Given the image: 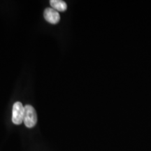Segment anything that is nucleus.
Here are the masks:
<instances>
[{"label":"nucleus","instance_id":"f257e3e1","mask_svg":"<svg viewBox=\"0 0 151 151\" xmlns=\"http://www.w3.org/2000/svg\"><path fill=\"white\" fill-rule=\"evenodd\" d=\"M23 122L28 128H32L37 123V115L32 106H24V116Z\"/></svg>","mask_w":151,"mask_h":151},{"label":"nucleus","instance_id":"f03ea898","mask_svg":"<svg viewBox=\"0 0 151 151\" xmlns=\"http://www.w3.org/2000/svg\"><path fill=\"white\" fill-rule=\"evenodd\" d=\"M24 116V106L21 102L17 101L13 106L12 122L15 124H20L23 122Z\"/></svg>","mask_w":151,"mask_h":151},{"label":"nucleus","instance_id":"7ed1b4c3","mask_svg":"<svg viewBox=\"0 0 151 151\" xmlns=\"http://www.w3.org/2000/svg\"><path fill=\"white\" fill-rule=\"evenodd\" d=\"M43 16L47 22L50 24H55L58 23L60 20V16L58 11L52 8H47L45 9L43 13Z\"/></svg>","mask_w":151,"mask_h":151},{"label":"nucleus","instance_id":"20e7f679","mask_svg":"<svg viewBox=\"0 0 151 151\" xmlns=\"http://www.w3.org/2000/svg\"><path fill=\"white\" fill-rule=\"evenodd\" d=\"M50 4L52 9L57 11H65L67 9V5L65 1H62V0H51L50 1Z\"/></svg>","mask_w":151,"mask_h":151}]
</instances>
